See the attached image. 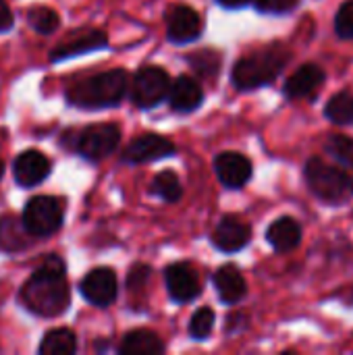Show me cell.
Masks as SVG:
<instances>
[{
	"instance_id": "obj_21",
	"label": "cell",
	"mask_w": 353,
	"mask_h": 355,
	"mask_svg": "<svg viewBox=\"0 0 353 355\" xmlns=\"http://www.w3.org/2000/svg\"><path fill=\"white\" fill-rule=\"evenodd\" d=\"M42 355H73L77 352V337L69 329L48 331L37 347Z\"/></svg>"
},
{
	"instance_id": "obj_7",
	"label": "cell",
	"mask_w": 353,
	"mask_h": 355,
	"mask_svg": "<svg viewBox=\"0 0 353 355\" xmlns=\"http://www.w3.org/2000/svg\"><path fill=\"white\" fill-rule=\"evenodd\" d=\"M171 87L169 73L158 64H148L139 69L131 83V100L137 108H154L158 106Z\"/></svg>"
},
{
	"instance_id": "obj_10",
	"label": "cell",
	"mask_w": 353,
	"mask_h": 355,
	"mask_svg": "<svg viewBox=\"0 0 353 355\" xmlns=\"http://www.w3.org/2000/svg\"><path fill=\"white\" fill-rule=\"evenodd\" d=\"M164 281H166V289H169L171 300L177 302V304L193 302L202 293L200 277H198V272H196V268L191 264L175 262V264L166 266Z\"/></svg>"
},
{
	"instance_id": "obj_24",
	"label": "cell",
	"mask_w": 353,
	"mask_h": 355,
	"mask_svg": "<svg viewBox=\"0 0 353 355\" xmlns=\"http://www.w3.org/2000/svg\"><path fill=\"white\" fill-rule=\"evenodd\" d=\"M187 62H189V67L193 69L196 75L210 79V77L218 75V71L223 67V56H221V52H216L212 48H204V50L189 52Z\"/></svg>"
},
{
	"instance_id": "obj_19",
	"label": "cell",
	"mask_w": 353,
	"mask_h": 355,
	"mask_svg": "<svg viewBox=\"0 0 353 355\" xmlns=\"http://www.w3.org/2000/svg\"><path fill=\"white\" fill-rule=\"evenodd\" d=\"M304 237L302 225L293 216H281L275 223H270L266 231V241L277 254H289L300 248Z\"/></svg>"
},
{
	"instance_id": "obj_29",
	"label": "cell",
	"mask_w": 353,
	"mask_h": 355,
	"mask_svg": "<svg viewBox=\"0 0 353 355\" xmlns=\"http://www.w3.org/2000/svg\"><path fill=\"white\" fill-rule=\"evenodd\" d=\"M335 33L339 40H353V0H345L335 15Z\"/></svg>"
},
{
	"instance_id": "obj_5",
	"label": "cell",
	"mask_w": 353,
	"mask_h": 355,
	"mask_svg": "<svg viewBox=\"0 0 353 355\" xmlns=\"http://www.w3.org/2000/svg\"><path fill=\"white\" fill-rule=\"evenodd\" d=\"M71 148L87 160H104L108 158L121 141V129L114 123H96L77 133H71Z\"/></svg>"
},
{
	"instance_id": "obj_13",
	"label": "cell",
	"mask_w": 353,
	"mask_h": 355,
	"mask_svg": "<svg viewBox=\"0 0 353 355\" xmlns=\"http://www.w3.org/2000/svg\"><path fill=\"white\" fill-rule=\"evenodd\" d=\"M202 19L187 4H175L166 10V37L173 44L193 42L202 35Z\"/></svg>"
},
{
	"instance_id": "obj_6",
	"label": "cell",
	"mask_w": 353,
	"mask_h": 355,
	"mask_svg": "<svg viewBox=\"0 0 353 355\" xmlns=\"http://www.w3.org/2000/svg\"><path fill=\"white\" fill-rule=\"evenodd\" d=\"M64 208L58 198L35 196L27 202L23 210V227L31 237H50L62 225Z\"/></svg>"
},
{
	"instance_id": "obj_16",
	"label": "cell",
	"mask_w": 353,
	"mask_h": 355,
	"mask_svg": "<svg viewBox=\"0 0 353 355\" xmlns=\"http://www.w3.org/2000/svg\"><path fill=\"white\" fill-rule=\"evenodd\" d=\"M15 181L21 187H35L50 175V160L40 150H25L12 164Z\"/></svg>"
},
{
	"instance_id": "obj_32",
	"label": "cell",
	"mask_w": 353,
	"mask_h": 355,
	"mask_svg": "<svg viewBox=\"0 0 353 355\" xmlns=\"http://www.w3.org/2000/svg\"><path fill=\"white\" fill-rule=\"evenodd\" d=\"M12 12L10 6L6 4V0H0V31H8L12 27Z\"/></svg>"
},
{
	"instance_id": "obj_12",
	"label": "cell",
	"mask_w": 353,
	"mask_h": 355,
	"mask_svg": "<svg viewBox=\"0 0 353 355\" xmlns=\"http://www.w3.org/2000/svg\"><path fill=\"white\" fill-rule=\"evenodd\" d=\"M210 239L216 250H221L225 254H235V252H241L250 243L252 227L243 218H239L235 214H227L218 220Z\"/></svg>"
},
{
	"instance_id": "obj_27",
	"label": "cell",
	"mask_w": 353,
	"mask_h": 355,
	"mask_svg": "<svg viewBox=\"0 0 353 355\" xmlns=\"http://www.w3.org/2000/svg\"><path fill=\"white\" fill-rule=\"evenodd\" d=\"M27 23L31 29H35L42 35H50L58 29L60 17L56 10L48 8V6H33L27 12Z\"/></svg>"
},
{
	"instance_id": "obj_22",
	"label": "cell",
	"mask_w": 353,
	"mask_h": 355,
	"mask_svg": "<svg viewBox=\"0 0 353 355\" xmlns=\"http://www.w3.org/2000/svg\"><path fill=\"white\" fill-rule=\"evenodd\" d=\"M27 229L23 227V220L19 223L15 216L0 218V248L4 252H21L29 245Z\"/></svg>"
},
{
	"instance_id": "obj_26",
	"label": "cell",
	"mask_w": 353,
	"mask_h": 355,
	"mask_svg": "<svg viewBox=\"0 0 353 355\" xmlns=\"http://www.w3.org/2000/svg\"><path fill=\"white\" fill-rule=\"evenodd\" d=\"M325 152L343 168H353V137L350 135H329Z\"/></svg>"
},
{
	"instance_id": "obj_30",
	"label": "cell",
	"mask_w": 353,
	"mask_h": 355,
	"mask_svg": "<svg viewBox=\"0 0 353 355\" xmlns=\"http://www.w3.org/2000/svg\"><path fill=\"white\" fill-rule=\"evenodd\" d=\"M256 8L264 15H287L293 12L302 0H254Z\"/></svg>"
},
{
	"instance_id": "obj_31",
	"label": "cell",
	"mask_w": 353,
	"mask_h": 355,
	"mask_svg": "<svg viewBox=\"0 0 353 355\" xmlns=\"http://www.w3.org/2000/svg\"><path fill=\"white\" fill-rule=\"evenodd\" d=\"M150 277H152V268L148 264H135V266H131V270L127 275V289L131 293L144 291L146 285H148V281H150Z\"/></svg>"
},
{
	"instance_id": "obj_9",
	"label": "cell",
	"mask_w": 353,
	"mask_h": 355,
	"mask_svg": "<svg viewBox=\"0 0 353 355\" xmlns=\"http://www.w3.org/2000/svg\"><path fill=\"white\" fill-rule=\"evenodd\" d=\"M81 295L96 308H108L110 304H114L117 295H119V283H117V275L112 272V268L100 266L89 270L83 279H81Z\"/></svg>"
},
{
	"instance_id": "obj_14",
	"label": "cell",
	"mask_w": 353,
	"mask_h": 355,
	"mask_svg": "<svg viewBox=\"0 0 353 355\" xmlns=\"http://www.w3.org/2000/svg\"><path fill=\"white\" fill-rule=\"evenodd\" d=\"M214 173L227 189H241L254 175L252 160L239 152H221L214 158Z\"/></svg>"
},
{
	"instance_id": "obj_20",
	"label": "cell",
	"mask_w": 353,
	"mask_h": 355,
	"mask_svg": "<svg viewBox=\"0 0 353 355\" xmlns=\"http://www.w3.org/2000/svg\"><path fill=\"white\" fill-rule=\"evenodd\" d=\"M119 352L123 355H158L164 352L160 337L148 329H137L125 335Z\"/></svg>"
},
{
	"instance_id": "obj_4",
	"label": "cell",
	"mask_w": 353,
	"mask_h": 355,
	"mask_svg": "<svg viewBox=\"0 0 353 355\" xmlns=\"http://www.w3.org/2000/svg\"><path fill=\"white\" fill-rule=\"evenodd\" d=\"M304 179L314 198L327 206H341L353 198V175L343 166H333L312 156L304 166Z\"/></svg>"
},
{
	"instance_id": "obj_34",
	"label": "cell",
	"mask_w": 353,
	"mask_h": 355,
	"mask_svg": "<svg viewBox=\"0 0 353 355\" xmlns=\"http://www.w3.org/2000/svg\"><path fill=\"white\" fill-rule=\"evenodd\" d=\"M343 302H345V304H347L350 308H353V289H352V291H347V293L343 295Z\"/></svg>"
},
{
	"instance_id": "obj_23",
	"label": "cell",
	"mask_w": 353,
	"mask_h": 355,
	"mask_svg": "<svg viewBox=\"0 0 353 355\" xmlns=\"http://www.w3.org/2000/svg\"><path fill=\"white\" fill-rule=\"evenodd\" d=\"M325 119L339 127L353 125V94L350 89L337 92L335 96L329 98L325 106Z\"/></svg>"
},
{
	"instance_id": "obj_8",
	"label": "cell",
	"mask_w": 353,
	"mask_h": 355,
	"mask_svg": "<svg viewBox=\"0 0 353 355\" xmlns=\"http://www.w3.org/2000/svg\"><path fill=\"white\" fill-rule=\"evenodd\" d=\"M108 46V37L102 29H77L69 33L56 48L50 50V60L60 62L81 54H89Z\"/></svg>"
},
{
	"instance_id": "obj_11",
	"label": "cell",
	"mask_w": 353,
	"mask_h": 355,
	"mask_svg": "<svg viewBox=\"0 0 353 355\" xmlns=\"http://www.w3.org/2000/svg\"><path fill=\"white\" fill-rule=\"evenodd\" d=\"M175 144L158 133H144L135 137L123 152V160L129 164H141V162H154L162 160L166 156L175 154Z\"/></svg>"
},
{
	"instance_id": "obj_33",
	"label": "cell",
	"mask_w": 353,
	"mask_h": 355,
	"mask_svg": "<svg viewBox=\"0 0 353 355\" xmlns=\"http://www.w3.org/2000/svg\"><path fill=\"white\" fill-rule=\"evenodd\" d=\"M216 2L225 8H243V6L252 4L254 0H216Z\"/></svg>"
},
{
	"instance_id": "obj_17",
	"label": "cell",
	"mask_w": 353,
	"mask_h": 355,
	"mask_svg": "<svg viewBox=\"0 0 353 355\" xmlns=\"http://www.w3.org/2000/svg\"><path fill=\"white\" fill-rule=\"evenodd\" d=\"M166 98L175 112H193L204 102V89L193 77L181 75L171 83Z\"/></svg>"
},
{
	"instance_id": "obj_28",
	"label": "cell",
	"mask_w": 353,
	"mask_h": 355,
	"mask_svg": "<svg viewBox=\"0 0 353 355\" xmlns=\"http://www.w3.org/2000/svg\"><path fill=\"white\" fill-rule=\"evenodd\" d=\"M214 320H216V316H214V312L210 308H200L191 316V320H189V335H191V339L206 341L210 337L212 329H214Z\"/></svg>"
},
{
	"instance_id": "obj_15",
	"label": "cell",
	"mask_w": 353,
	"mask_h": 355,
	"mask_svg": "<svg viewBox=\"0 0 353 355\" xmlns=\"http://www.w3.org/2000/svg\"><path fill=\"white\" fill-rule=\"evenodd\" d=\"M327 81V73L320 64L316 62H306L302 67H298L285 81L283 85V94L289 100H306V98H314L316 92L322 87V83Z\"/></svg>"
},
{
	"instance_id": "obj_2",
	"label": "cell",
	"mask_w": 353,
	"mask_h": 355,
	"mask_svg": "<svg viewBox=\"0 0 353 355\" xmlns=\"http://www.w3.org/2000/svg\"><path fill=\"white\" fill-rule=\"evenodd\" d=\"M289 60H291V50L281 42H273L239 58L231 71V81L239 92L266 87L285 71Z\"/></svg>"
},
{
	"instance_id": "obj_25",
	"label": "cell",
	"mask_w": 353,
	"mask_h": 355,
	"mask_svg": "<svg viewBox=\"0 0 353 355\" xmlns=\"http://www.w3.org/2000/svg\"><path fill=\"white\" fill-rule=\"evenodd\" d=\"M150 191L160 198L162 202H169V204H175L181 200L183 196V185H181V179L177 177V173L173 171H162L154 177L152 185H150Z\"/></svg>"
},
{
	"instance_id": "obj_3",
	"label": "cell",
	"mask_w": 353,
	"mask_h": 355,
	"mask_svg": "<svg viewBox=\"0 0 353 355\" xmlns=\"http://www.w3.org/2000/svg\"><path fill=\"white\" fill-rule=\"evenodd\" d=\"M129 89V77L123 69L96 73L75 81L67 89V102L83 110H100L117 106Z\"/></svg>"
},
{
	"instance_id": "obj_1",
	"label": "cell",
	"mask_w": 353,
	"mask_h": 355,
	"mask_svg": "<svg viewBox=\"0 0 353 355\" xmlns=\"http://www.w3.org/2000/svg\"><path fill=\"white\" fill-rule=\"evenodd\" d=\"M19 300L27 312L42 318H54L67 312L71 291L64 275V262L58 256H46L23 285Z\"/></svg>"
},
{
	"instance_id": "obj_35",
	"label": "cell",
	"mask_w": 353,
	"mask_h": 355,
	"mask_svg": "<svg viewBox=\"0 0 353 355\" xmlns=\"http://www.w3.org/2000/svg\"><path fill=\"white\" fill-rule=\"evenodd\" d=\"M2 173H4V164H2V160H0V177H2Z\"/></svg>"
},
{
	"instance_id": "obj_18",
	"label": "cell",
	"mask_w": 353,
	"mask_h": 355,
	"mask_svg": "<svg viewBox=\"0 0 353 355\" xmlns=\"http://www.w3.org/2000/svg\"><path fill=\"white\" fill-rule=\"evenodd\" d=\"M214 289L223 304L235 306L248 295V283L235 264H225L214 272Z\"/></svg>"
}]
</instances>
